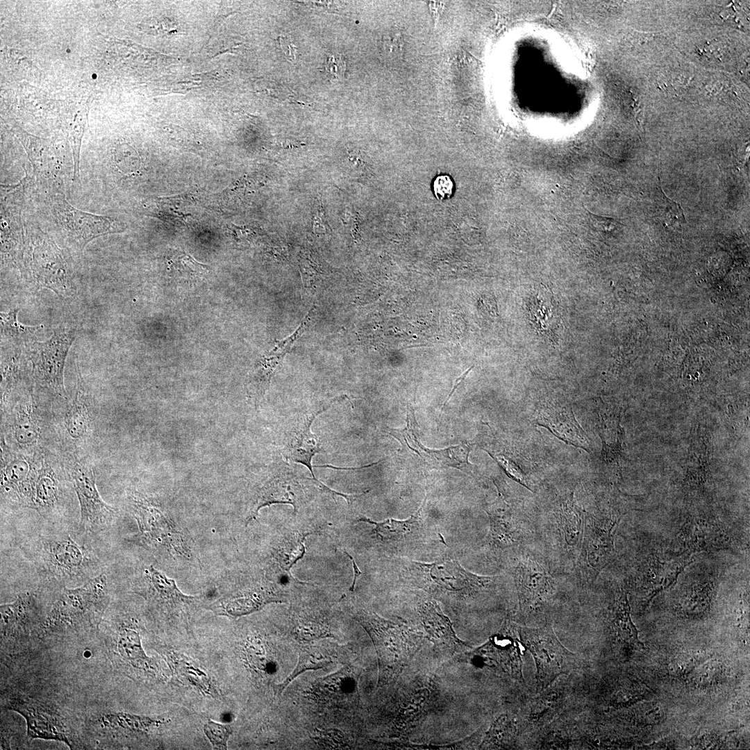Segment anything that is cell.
I'll use <instances>...</instances> for the list:
<instances>
[{"instance_id":"cell-46","label":"cell","mask_w":750,"mask_h":750,"mask_svg":"<svg viewBox=\"0 0 750 750\" xmlns=\"http://www.w3.org/2000/svg\"><path fill=\"white\" fill-rule=\"evenodd\" d=\"M294 633L300 639L311 640L329 635L326 627L313 621H303L298 623Z\"/></svg>"},{"instance_id":"cell-41","label":"cell","mask_w":750,"mask_h":750,"mask_svg":"<svg viewBox=\"0 0 750 750\" xmlns=\"http://www.w3.org/2000/svg\"><path fill=\"white\" fill-rule=\"evenodd\" d=\"M328 660L315 649L305 647L299 654L297 665L288 678L278 684L275 692L281 695L285 688L300 674L310 669H321L328 663Z\"/></svg>"},{"instance_id":"cell-5","label":"cell","mask_w":750,"mask_h":750,"mask_svg":"<svg viewBox=\"0 0 750 750\" xmlns=\"http://www.w3.org/2000/svg\"><path fill=\"white\" fill-rule=\"evenodd\" d=\"M52 415L58 453L89 455L97 430L98 407L78 365L73 397L52 404Z\"/></svg>"},{"instance_id":"cell-36","label":"cell","mask_w":750,"mask_h":750,"mask_svg":"<svg viewBox=\"0 0 750 750\" xmlns=\"http://www.w3.org/2000/svg\"><path fill=\"white\" fill-rule=\"evenodd\" d=\"M517 734V726L512 716L504 714L499 717L486 733L483 743L499 747H510Z\"/></svg>"},{"instance_id":"cell-40","label":"cell","mask_w":750,"mask_h":750,"mask_svg":"<svg viewBox=\"0 0 750 750\" xmlns=\"http://www.w3.org/2000/svg\"><path fill=\"white\" fill-rule=\"evenodd\" d=\"M88 106H82L76 113L69 128V141L73 157V181L79 180L80 151L83 137L87 127Z\"/></svg>"},{"instance_id":"cell-42","label":"cell","mask_w":750,"mask_h":750,"mask_svg":"<svg viewBox=\"0 0 750 750\" xmlns=\"http://www.w3.org/2000/svg\"><path fill=\"white\" fill-rule=\"evenodd\" d=\"M171 270L184 277L197 278L207 274L210 268L198 261L183 250L175 249L168 258Z\"/></svg>"},{"instance_id":"cell-53","label":"cell","mask_w":750,"mask_h":750,"mask_svg":"<svg viewBox=\"0 0 750 750\" xmlns=\"http://www.w3.org/2000/svg\"><path fill=\"white\" fill-rule=\"evenodd\" d=\"M473 367H474V365L471 366L467 370H466L460 376H459L456 380L455 383H454V385H453V386L452 388L451 391L449 392L447 398L444 401V403H443V404L442 406V408H441V411H440V417H439L440 419V417L442 416V412H443V410H444V408L445 405L450 400L451 397H452L453 394L454 393V392L456 391V390L457 389L458 385L462 382V381L465 378L467 375L469 374V372L471 371V369H473Z\"/></svg>"},{"instance_id":"cell-14","label":"cell","mask_w":750,"mask_h":750,"mask_svg":"<svg viewBox=\"0 0 750 750\" xmlns=\"http://www.w3.org/2000/svg\"><path fill=\"white\" fill-rule=\"evenodd\" d=\"M50 208L57 230L66 244L79 252L98 237L124 231L118 220L79 210L60 194L53 195Z\"/></svg>"},{"instance_id":"cell-29","label":"cell","mask_w":750,"mask_h":750,"mask_svg":"<svg viewBox=\"0 0 750 750\" xmlns=\"http://www.w3.org/2000/svg\"><path fill=\"white\" fill-rule=\"evenodd\" d=\"M426 495L423 503L418 511L408 519L397 520L392 518L382 522H374L367 517H360L358 520L372 524L375 526L374 531L383 540L399 541L410 537L417 533L422 526V517L424 507L426 502Z\"/></svg>"},{"instance_id":"cell-27","label":"cell","mask_w":750,"mask_h":750,"mask_svg":"<svg viewBox=\"0 0 750 750\" xmlns=\"http://www.w3.org/2000/svg\"><path fill=\"white\" fill-rule=\"evenodd\" d=\"M424 626L435 642H439L454 651H462L465 644L456 637L451 624L435 602L424 604L422 610Z\"/></svg>"},{"instance_id":"cell-6","label":"cell","mask_w":750,"mask_h":750,"mask_svg":"<svg viewBox=\"0 0 750 750\" xmlns=\"http://www.w3.org/2000/svg\"><path fill=\"white\" fill-rule=\"evenodd\" d=\"M76 334V326L62 324L53 328L48 340H35L24 349L31 362L34 393L52 404L69 399L64 384V368Z\"/></svg>"},{"instance_id":"cell-21","label":"cell","mask_w":750,"mask_h":750,"mask_svg":"<svg viewBox=\"0 0 750 750\" xmlns=\"http://www.w3.org/2000/svg\"><path fill=\"white\" fill-rule=\"evenodd\" d=\"M553 515L558 542L575 565L582 542L586 512L577 505L572 491L559 499Z\"/></svg>"},{"instance_id":"cell-2","label":"cell","mask_w":750,"mask_h":750,"mask_svg":"<svg viewBox=\"0 0 750 750\" xmlns=\"http://www.w3.org/2000/svg\"><path fill=\"white\" fill-rule=\"evenodd\" d=\"M110 599L108 581L103 573L76 588L61 585L50 597L43 598L40 649H58L98 635Z\"/></svg>"},{"instance_id":"cell-51","label":"cell","mask_w":750,"mask_h":750,"mask_svg":"<svg viewBox=\"0 0 750 750\" xmlns=\"http://www.w3.org/2000/svg\"><path fill=\"white\" fill-rule=\"evenodd\" d=\"M312 227L315 232L320 233H327L330 229L320 200L317 201V210L312 219Z\"/></svg>"},{"instance_id":"cell-9","label":"cell","mask_w":750,"mask_h":750,"mask_svg":"<svg viewBox=\"0 0 750 750\" xmlns=\"http://www.w3.org/2000/svg\"><path fill=\"white\" fill-rule=\"evenodd\" d=\"M26 249L24 265L37 288H48L62 297L75 293L72 269L64 252L44 232L34 233ZM28 270L26 272H28Z\"/></svg>"},{"instance_id":"cell-20","label":"cell","mask_w":750,"mask_h":750,"mask_svg":"<svg viewBox=\"0 0 750 750\" xmlns=\"http://www.w3.org/2000/svg\"><path fill=\"white\" fill-rule=\"evenodd\" d=\"M517 625L506 621L500 634L476 650L482 662L490 667L498 668L509 676L524 681L522 672L521 647L519 640L512 634Z\"/></svg>"},{"instance_id":"cell-4","label":"cell","mask_w":750,"mask_h":750,"mask_svg":"<svg viewBox=\"0 0 750 750\" xmlns=\"http://www.w3.org/2000/svg\"><path fill=\"white\" fill-rule=\"evenodd\" d=\"M99 639L110 674L151 678L157 666L142 644L141 628L133 618L110 605L101 623Z\"/></svg>"},{"instance_id":"cell-44","label":"cell","mask_w":750,"mask_h":750,"mask_svg":"<svg viewBox=\"0 0 750 750\" xmlns=\"http://www.w3.org/2000/svg\"><path fill=\"white\" fill-rule=\"evenodd\" d=\"M306 534L292 535L283 540L277 549L276 556L281 567L290 572L293 565L305 553L303 544Z\"/></svg>"},{"instance_id":"cell-30","label":"cell","mask_w":750,"mask_h":750,"mask_svg":"<svg viewBox=\"0 0 750 750\" xmlns=\"http://www.w3.org/2000/svg\"><path fill=\"white\" fill-rule=\"evenodd\" d=\"M354 680L349 670L344 668L319 681L315 694L322 701L344 703L354 690Z\"/></svg>"},{"instance_id":"cell-22","label":"cell","mask_w":750,"mask_h":750,"mask_svg":"<svg viewBox=\"0 0 750 750\" xmlns=\"http://www.w3.org/2000/svg\"><path fill=\"white\" fill-rule=\"evenodd\" d=\"M536 416L537 424L547 428L566 444L589 452V438L578 423L571 405L567 403L541 405Z\"/></svg>"},{"instance_id":"cell-34","label":"cell","mask_w":750,"mask_h":750,"mask_svg":"<svg viewBox=\"0 0 750 750\" xmlns=\"http://www.w3.org/2000/svg\"><path fill=\"white\" fill-rule=\"evenodd\" d=\"M688 563V558L685 557L668 563L664 562L662 565L656 567L654 580L651 582V586L649 587V592L646 595L645 606H647L660 592L673 585L679 574Z\"/></svg>"},{"instance_id":"cell-15","label":"cell","mask_w":750,"mask_h":750,"mask_svg":"<svg viewBox=\"0 0 750 750\" xmlns=\"http://www.w3.org/2000/svg\"><path fill=\"white\" fill-rule=\"evenodd\" d=\"M72 488L62 456L52 449H46L34 481L30 508L44 517L53 518L69 505Z\"/></svg>"},{"instance_id":"cell-47","label":"cell","mask_w":750,"mask_h":750,"mask_svg":"<svg viewBox=\"0 0 750 750\" xmlns=\"http://www.w3.org/2000/svg\"><path fill=\"white\" fill-rule=\"evenodd\" d=\"M314 738L321 745L330 749H342L347 746L344 734L338 730L317 731Z\"/></svg>"},{"instance_id":"cell-8","label":"cell","mask_w":750,"mask_h":750,"mask_svg":"<svg viewBox=\"0 0 750 750\" xmlns=\"http://www.w3.org/2000/svg\"><path fill=\"white\" fill-rule=\"evenodd\" d=\"M354 618L363 626L374 644L379 681L394 679L419 647V640L403 625L386 620L374 612L361 610Z\"/></svg>"},{"instance_id":"cell-49","label":"cell","mask_w":750,"mask_h":750,"mask_svg":"<svg viewBox=\"0 0 750 750\" xmlns=\"http://www.w3.org/2000/svg\"><path fill=\"white\" fill-rule=\"evenodd\" d=\"M326 69L333 78L342 80L346 73V63L340 54H331L326 59Z\"/></svg>"},{"instance_id":"cell-11","label":"cell","mask_w":750,"mask_h":750,"mask_svg":"<svg viewBox=\"0 0 750 750\" xmlns=\"http://www.w3.org/2000/svg\"><path fill=\"white\" fill-rule=\"evenodd\" d=\"M40 544L42 565L61 585L83 583L95 576L92 574L97 572L98 559L69 535L42 538Z\"/></svg>"},{"instance_id":"cell-1","label":"cell","mask_w":750,"mask_h":750,"mask_svg":"<svg viewBox=\"0 0 750 750\" xmlns=\"http://www.w3.org/2000/svg\"><path fill=\"white\" fill-rule=\"evenodd\" d=\"M91 695L69 672L43 656L1 665V709L20 715L28 740L88 749L84 723Z\"/></svg>"},{"instance_id":"cell-45","label":"cell","mask_w":750,"mask_h":750,"mask_svg":"<svg viewBox=\"0 0 750 750\" xmlns=\"http://www.w3.org/2000/svg\"><path fill=\"white\" fill-rule=\"evenodd\" d=\"M203 731L215 749H227V742L232 733L229 725L208 720L203 726Z\"/></svg>"},{"instance_id":"cell-39","label":"cell","mask_w":750,"mask_h":750,"mask_svg":"<svg viewBox=\"0 0 750 750\" xmlns=\"http://www.w3.org/2000/svg\"><path fill=\"white\" fill-rule=\"evenodd\" d=\"M406 422V426L403 428L386 427L385 431L396 438L405 448L415 452L419 457L424 459L426 447L419 442L416 429L417 422L415 418L414 410L410 405L407 406Z\"/></svg>"},{"instance_id":"cell-23","label":"cell","mask_w":750,"mask_h":750,"mask_svg":"<svg viewBox=\"0 0 750 750\" xmlns=\"http://www.w3.org/2000/svg\"><path fill=\"white\" fill-rule=\"evenodd\" d=\"M331 404L316 408L301 419L290 431L285 450L287 459L306 466L315 482L324 488L326 486L315 478L311 463L314 456L322 451V443L310 428L316 417L327 410Z\"/></svg>"},{"instance_id":"cell-19","label":"cell","mask_w":750,"mask_h":750,"mask_svg":"<svg viewBox=\"0 0 750 750\" xmlns=\"http://www.w3.org/2000/svg\"><path fill=\"white\" fill-rule=\"evenodd\" d=\"M514 578L519 607L522 613L535 610L555 592L551 574L537 560L528 556L519 561Z\"/></svg>"},{"instance_id":"cell-24","label":"cell","mask_w":750,"mask_h":750,"mask_svg":"<svg viewBox=\"0 0 750 750\" xmlns=\"http://www.w3.org/2000/svg\"><path fill=\"white\" fill-rule=\"evenodd\" d=\"M303 495L302 488L299 483L286 474L281 473L267 481L260 488L248 520L255 519L262 507L274 503L291 504L296 512Z\"/></svg>"},{"instance_id":"cell-12","label":"cell","mask_w":750,"mask_h":750,"mask_svg":"<svg viewBox=\"0 0 750 750\" xmlns=\"http://www.w3.org/2000/svg\"><path fill=\"white\" fill-rule=\"evenodd\" d=\"M621 516L586 512L583 539L574 567L579 581L592 583L615 554L614 538Z\"/></svg>"},{"instance_id":"cell-31","label":"cell","mask_w":750,"mask_h":750,"mask_svg":"<svg viewBox=\"0 0 750 750\" xmlns=\"http://www.w3.org/2000/svg\"><path fill=\"white\" fill-rule=\"evenodd\" d=\"M626 593L620 589L616 595L611 613V626L617 637L624 642L644 649L638 639V630L631 620Z\"/></svg>"},{"instance_id":"cell-33","label":"cell","mask_w":750,"mask_h":750,"mask_svg":"<svg viewBox=\"0 0 750 750\" xmlns=\"http://www.w3.org/2000/svg\"><path fill=\"white\" fill-rule=\"evenodd\" d=\"M471 449V445L467 443L437 450L426 448L424 460L435 465L471 472L472 465L468 460Z\"/></svg>"},{"instance_id":"cell-7","label":"cell","mask_w":750,"mask_h":750,"mask_svg":"<svg viewBox=\"0 0 750 750\" xmlns=\"http://www.w3.org/2000/svg\"><path fill=\"white\" fill-rule=\"evenodd\" d=\"M1 658L26 655L40 648L44 617L41 594L26 592L0 606Z\"/></svg>"},{"instance_id":"cell-18","label":"cell","mask_w":750,"mask_h":750,"mask_svg":"<svg viewBox=\"0 0 750 750\" xmlns=\"http://www.w3.org/2000/svg\"><path fill=\"white\" fill-rule=\"evenodd\" d=\"M412 578L449 591L475 592L491 584L494 578L480 576L463 569L458 562L443 559L431 564L413 562L408 569Z\"/></svg>"},{"instance_id":"cell-52","label":"cell","mask_w":750,"mask_h":750,"mask_svg":"<svg viewBox=\"0 0 750 750\" xmlns=\"http://www.w3.org/2000/svg\"><path fill=\"white\" fill-rule=\"evenodd\" d=\"M278 40L281 49L288 59L292 62L294 61L297 47L294 45L292 40L288 36L285 35L279 37Z\"/></svg>"},{"instance_id":"cell-38","label":"cell","mask_w":750,"mask_h":750,"mask_svg":"<svg viewBox=\"0 0 750 750\" xmlns=\"http://www.w3.org/2000/svg\"><path fill=\"white\" fill-rule=\"evenodd\" d=\"M275 598L272 593L249 592L225 601L222 606L226 613L241 615L255 611L268 602L276 601Z\"/></svg>"},{"instance_id":"cell-28","label":"cell","mask_w":750,"mask_h":750,"mask_svg":"<svg viewBox=\"0 0 750 750\" xmlns=\"http://www.w3.org/2000/svg\"><path fill=\"white\" fill-rule=\"evenodd\" d=\"M12 131L26 151L37 178L47 175L50 167L55 165L53 151L49 140L30 134L17 125L12 126Z\"/></svg>"},{"instance_id":"cell-26","label":"cell","mask_w":750,"mask_h":750,"mask_svg":"<svg viewBox=\"0 0 750 750\" xmlns=\"http://www.w3.org/2000/svg\"><path fill=\"white\" fill-rule=\"evenodd\" d=\"M485 511L490 519L489 545L503 549L517 544L520 540L519 526L509 506L499 498Z\"/></svg>"},{"instance_id":"cell-35","label":"cell","mask_w":750,"mask_h":750,"mask_svg":"<svg viewBox=\"0 0 750 750\" xmlns=\"http://www.w3.org/2000/svg\"><path fill=\"white\" fill-rule=\"evenodd\" d=\"M654 197V213L657 219L666 227H683L685 217L681 205L668 198L660 188H657Z\"/></svg>"},{"instance_id":"cell-54","label":"cell","mask_w":750,"mask_h":750,"mask_svg":"<svg viewBox=\"0 0 750 750\" xmlns=\"http://www.w3.org/2000/svg\"><path fill=\"white\" fill-rule=\"evenodd\" d=\"M345 553L351 560L352 565H353V583H352V585H351V590L353 591V588L355 587V584H356V582L357 581V578L361 574V572L358 569V567L357 566L356 563L355 562V561L353 560V558H352V556L351 555H349V553H347L346 551H345Z\"/></svg>"},{"instance_id":"cell-43","label":"cell","mask_w":750,"mask_h":750,"mask_svg":"<svg viewBox=\"0 0 750 750\" xmlns=\"http://www.w3.org/2000/svg\"><path fill=\"white\" fill-rule=\"evenodd\" d=\"M176 658V660H173L172 662L174 664L175 672H176L178 676H182L192 685L199 688L211 696L214 697L217 694L216 690L212 687L210 678L206 674L186 659Z\"/></svg>"},{"instance_id":"cell-10","label":"cell","mask_w":750,"mask_h":750,"mask_svg":"<svg viewBox=\"0 0 750 750\" xmlns=\"http://www.w3.org/2000/svg\"><path fill=\"white\" fill-rule=\"evenodd\" d=\"M62 457L79 503L80 526L90 533H99L108 528L117 511L101 498L90 456Z\"/></svg>"},{"instance_id":"cell-32","label":"cell","mask_w":750,"mask_h":750,"mask_svg":"<svg viewBox=\"0 0 750 750\" xmlns=\"http://www.w3.org/2000/svg\"><path fill=\"white\" fill-rule=\"evenodd\" d=\"M19 309H14L8 312H1V337L11 347L25 349L34 342L35 338L42 325L28 326L17 321Z\"/></svg>"},{"instance_id":"cell-37","label":"cell","mask_w":750,"mask_h":750,"mask_svg":"<svg viewBox=\"0 0 750 750\" xmlns=\"http://www.w3.org/2000/svg\"><path fill=\"white\" fill-rule=\"evenodd\" d=\"M30 745L26 731H21L8 710L1 709V749H22Z\"/></svg>"},{"instance_id":"cell-3","label":"cell","mask_w":750,"mask_h":750,"mask_svg":"<svg viewBox=\"0 0 750 750\" xmlns=\"http://www.w3.org/2000/svg\"><path fill=\"white\" fill-rule=\"evenodd\" d=\"M1 439L12 450L36 454L58 452L52 404L32 390L1 412Z\"/></svg>"},{"instance_id":"cell-13","label":"cell","mask_w":750,"mask_h":750,"mask_svg":"<svg viewBox=\"0 0 750 750\" xmlns=\"http://www.w3.org/2000/svg\"><path fill=\"white\" fill-rule=\"evenodd\" d=\"M517 630L521 642L535 660L539 690H545L557 677L575 667V654L561 644L551 624L539 628L518 626Z\"/></svg>"},{"instance_id":"cell-16","label":"cell","mask_w":750,"mask_h":750,"mask_svg":"<svg viewBox=\"0 0 750 750\" xmlns=\"http://www.w3.org/2000/svg\"><path fill=\"white\" fill-rule=\"evenodd\" d=\"M128 506L138 523L140 540L147 547L188 556L189 550L181 533L152 499L133 492L128 497Z\"/></svg>"},{"instance_id":"cell-48","label":"cell","mask_w":750,"mask_h":750,"mask_svg":"<svg viewBox=\"0 0 750 750\" xmlns=\"http://www.w3.org/2000/svg\"><path fill=\"white\" fill-rule=\"evenodd\" d=\"M493 458L497 461V462L503 468V469L506 472V474L510 478H511L520 485L524 486L528 490H531L530 487L528 485L526 476L524 472L518 465H517L512 460H510L503 456H498L495 458Z\"/></svg>"},{"instance_id":"cell-50","label":"cell","mask_w":750,"mask_h":750,"mask_svg":"<svg viewBox=\"0 0 750 750\" xmlns=\"http://www.w3.org/2000/svg\"><path fill=\"white\" fill-rule=\"evenodd\" d=\"M453 182L446 175L438 176L433 183L435 195L440 200H444L451 197L453 191Z\"/></svg>"},{"instance_id":"cell-25","label":"cell","mask_w":750,"mask_h":750,"mask_svg":"<svg viewBox=\"0 0 750 750\" xmlns=\"http://www.w3.org/2000/svg\"><path fill=\"white\" fill-rule=\"evenodd\" d=\"M141 579L137 592L151 606L188 603L194 599L192 597L183 594L174 580L167 578L151 565L144 569Z\"/></svg>"},{"instance_id":"cell-17","label":"cell","mask_w":750,"mask_h":750,"mask_svg":"<svg viewBox=\"0 0 750 750\" xmlns=\"http://www.w3.org/2000/svg\"><path fill=\"white\" fill-rule=\"evenodd\" d=\"M0 449L1 501L30 508L33 486L44 451L36 454L17 452L1 439Z\"/></svg>"}]
</instances>
